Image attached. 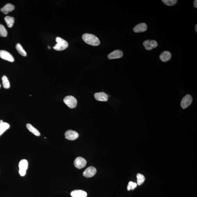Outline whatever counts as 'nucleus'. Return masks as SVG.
<instances>
[{"mask_svg":"<svg viewBox=\"0 0 197 197\" xmlns=\"http://www.w3.org/2000/svg\"><path fill=\"white\" fill-rule=\"evenodd\" d=\"M193 6H194L195 8H197V0H195L193 1Z\"/></svg>","mask_w":197,"mask_h":197,"instance_id":"a878e982","label":"nucleus"},{"mask_svg":"<svg viewBox=\"0 0 197 197\" xmlns=\"http://www.w3.org/2000/svg\"><path fill=\"white\" fill-rule=\"evenodd\" d=\"M162 1L165 5L168 6H172L175 5L177 1V0H162Z\"/></svg>","mask_w":197,"mask_h":197,"instance_id":"b1692460","label":"nucleus"},{"mask_svg":"<svg viewBox=\"0 0 197 197\" xmlns=\"http://www.w3.org/2000/svg\"><path fill=\"white\" fill-rule=\"evenodd\" d=\"M195 29L196 32L197 33V25H196V26H195Z\"/></svg>","mask_w":197,"mask_h":197,"instance_id":"bb28decb","label":"nucleus"},{"mask_svg":"<svg viewBox=\"0 0 197 197\" xmlns=\"http://www.w3.org/2000/svg\"><path fill=\"white\" fill-rule=\"evenodd\" d=\"M192 101V98L191 95H186L181 100V107L183 109H185L188 107L191 104Z\"/></svg>","mask_w":197,"mask_h":197,"instance_id":"423d86ee","label":"nucleus"},{"mask_svg":"<svg viewBox=\"0 0 197 197\" xmlns=\"http://www.w3.org/2000/svg\"><path fill=\"white\" fill-rule=\"evenodd\" d=\"M4 19L8 27L9 28H12L14 22V18L13 17L7 16L4 18Z\"/></svg>","mask_w":197,"mask_h":197,"instance_id":"6ab92c4d","label":"nucleus"},{"mask_svg":"<svg viewBox=\"0 0 197 197\" xmlns=\"http://www.w3.org/2000/svg\"><path fill=\"white\" fill-rule=\"evenodd\" d=\"M0 57L11 62H13L14 61L13 56L10 53L4 50L0 51Z\"/></svg>","mask_w":197,"mask_h":197,"instance_id":"6e6552de","label":"nucleus"},{"mask_svg":"<svg viewBox=\"0 0 197 197\" xmlns=\"http://www.w3.org/2000/svg\"><path fill=\"white\" fill-rule=\"evenodd\" d=\"M15 9V6L13 4H6L5 6L1 9V12H2L4 14H7L9 12H12Z\"/></svg>","mask_w":197,"mask_h":197,"instance_id":"dca6fc26","label":"nucleus"},{"mask_svg":"<svg viewBox=\"0 0 197 197\" xmlns=\"http://www.w3.org/2000/svg\"><path fill=\"white\" fill-rule=\"evenodd\" d=\"M75 166L80 169L84 168L86 165L87 162L85 159L82 157H78L75 159L74 162Z\"/></svg>","mask_w":197,"mask_h":197,"instance_id":"0eeeda50","label":"nucleus"},{"mask_svg":"<svg viewBox=\"0 0 197 197\" xmlns=\"http://www.w3.org/2000/svg\"><path fill=\"white\" fill-rule=\"evenodd\" d=\"M0 87H1V85H0Z\"/></svg>","mask_w":197,"mask_h":197,"instance_id":"c85d7f7f","label":"nucleus"},{"mask_svg":"<svg viewBox=\"0 0 197 197\" xmlns=\"http://www.w3.org/2000/svg\"><path fill=\"white\" fill-rule=\"evenodd\" d=\"M65 138L68 140L73 141L76 140L79 136V134L76 131L68 130L65 134Z\"/></svg>","mask_w":197,"mask_h":197,"instance_id":"1a4fd4ad","label":"nucleus"},{"mask_svg":"<svg viewBox=\"0 0 197 197\" xmlns=\"http://www.w3.org/2000/svg\"><path fill=\"white\" fill-rule=\"evenodd\" d=\"M147 25L145 23H141L135 26L133 29V30L135 33L143 32L146 31Z\"/></svg>","mask_w":197,"mask_h":197,"instance_id":"f8f14e48","label":"nucleus"},{"mask_svg":"<svg viewBox=\"0 0 197 197\" xmlns=\"http://www.w3.org/2000/svg\"><path fill=\"white\" fill-rule=\"evenodd\" d=\"M83 40L88 44L93 46H97L100 44V41L97 37L93 34L85 33L82 35Z\"/></svg>","mask_w":197,"mask_h":197,"instance_id":"f257e3e1","label":"nucleus"},{"mask_svg":"<svg viewBox=\"0 0 197 197\" xmlns=\"http://www.w3.org/2000/svg\"><path fill=\"white\" fill-rule=\"evenodd\" d=\"M7 35V30L3 25L0 24V36L2 37H6Z\"/></svg>","mask_w":197,"mask_h":197,"instance_id":"5701e85b","label":"nucleus"},{"mask_svg":"<svg viewBox=\"0 0 197 197\" xmlns=\"http://www.w3.org/2000/svg\"><path fill=\"white\" fill-rule=\"evenodd\" d=\"M57 43L54 47V49L57 51H62L66 49L68 46V42L60 37H57L56 39Z\"/></svg>","mask_w":197,"mask_h":197,"instance_id":"f03ea898","label":"nucleus"},{"mask_svg":"<svg viewBox=\"0 0 197 197\" xmlns=\"http://www.w3.org/2000/svg\"><path fill=\"white\" fill-rule=\"evenodd\" d=\"M137 184L136 183L130 181L128 184L127 189L128 190H133L137 187Z\"/></svg>","mask_w":197,"mask_h":197,"instance_id":"393cba45","label":"nucleus"},{"mask_svg":"<svg viewBox=\"0 0 197 197\" xmlns=\"http://www.w3.org/2000/svg\"><path fill=\"white\" fill-rule=\"evenodd\" d=\"M71 196L72 197H87L86 192L82 190H75L71 192Z\"/></svg>","mask_w":197,"mask_h":197,"instance_id":"2eb2a0df","label":"nucleus"},{"mask_svg":"<svg viewBox=\"0 0 197 197\" xmlns=\"http://www.w3.org/2000/svg\"><path fill=\"white\" fill-rule=\"evenodd\" d=\"M26 127H27L28 130L32 132L34 135L37 136H39L40 135V133L38 130L35 129L32 125L28 123L26 125Z\"/></svg>","mask_w":197,"mask_h":197,"instance_id":"a211bd4d","label":"nucleus"},{"mask_svg":"<svg viewBox=\"0 0 197 197\" xmlns=\"http://www.w3.org/2000/svg\"><path fill=\"white\" fill-rule=\"evenodd\" d=\"M3 87L5 89H9L10 87V83L8 78L4 75L2 77Z\"/></svg>","mask_w":197,"mask_h":197,"instance_id":"412c9836","label":"nucleus"},{"mask_svg":"<svg viewBox=\"0 0 197 197\" xmlns=\"http://www.w3.org/2000/svg\"><path fill=\"white\" fill-rule=\"evenodd\" d=\"M123 56L122 51L120 50H116L109 54L108 56V57L109 60H112V59L120 58L122 57Z\"/></svg>","mask_w":197,"mask_h":197,"instance_id":"9b49d317","label":"nucleus"},{"mask_svg":"<svg viewBox=\"0 0 197 197\" xmlns=\"http://www.w3.org/2000/svg\"><path fill=\"white\" fill-rule=\"evenodd\" d=\"M96 172V169L93 167H90L86 169L83 173V175L86 177H91L94 176Z\"/></svg>","mask_w":197,"mask_h":197,"instance_id":"9d476101","label":"nucleus"},{"mask_svg":"<svg viewBox=\"0 0 197 197\" xmlns=\"http://www.w3.org/2000/svg\"><path fill=\"white\" fill-rule=\"evenodd\" d=\"M10 125L6 122H4L2 120H0V136L10 128Z\"/></svg>","mask_w":197,"mask_h":197,"instance_id":"f3484780","label":"nucleus"},{"mask_svg":"<svg viewBox=\"0 0 197 197\" xmlns=\"http://www.w3.org/2000/svg\"><path fill=\"white\" fill-rule=\"evenodd\" d=\"M16 49L18 52L22 56L25 57L27 56V53L24 49H23L21 45L19 43H18L16 45Z\"/></svg>","mask_w":197,"mask_h":197,"instance_id":"aec40b11","label":"nucleus"},{"mask_svg":"<svg viewBox=\"0 0 197 197\" xmlns=\"http://www.w3.org/2000/svg\"><path fill=\"white\" fill-rule=\"evenodd\" d=\"M143 44L145 49L148 51H150L158 46L157 42L154 40H148L145 41Z\"/></svg>","mask_w":197,"mask_h":197,"instance_id":"39448f33","label":"nucleus"},{"mask_svg":"<svg viewBox=\"0 0 197 197\" xmlns=\"http://www.w3.org/2000/svg\"><path fill=\"white\" fill-rule=\"evenodd\" d=\"M95 99L97 101H106L108 100L107 94L104 92L95 93L94 94Z\"/></svg>","mask_w":197,"mask_h":197,"instance_id":"ddd939ff","label":"nucleus"},{"mask_svg":"<svg viewBox=\"0 0 197 197\" xmlns=\"http://www.w3.org/2000/svg\"><path fill=\"white\" fill-rule=\"evenodd\" d=\"M64 102L70 108L73 109L76 107L77 104L76 98L72 96H68L64 98Z\"/></svg>","mask_w":197,"mask_h":197,"instance_id":"7ed1b4c3","label":"nucleus"},{"mask_svg":"<svg viewBox=\"0 0 197 197\" xmlns=\"http://www.w3.org/2000/svg\"><path fill=\"white\" fill-rule=\"evenodd\" d=\"M172 57L171 54L169 51H165L162 52L159 56V59L162 62H166L169 61Z\"/></svg>","mask_w":197,"mask_h":197,"instance_id":"4468645a","label":"nucleus"},{"mask_svg":"<svg viewBox=\"0 0 197 197\" xmlns=\"http://www.w3.org/2000/svg\"><path fill=\"white\" fill-rule=\"evenodd\" d=\"M48 48H49V49H51V47H50L49 46H48Z\"/></svg>","mask_w":197,"mask_h":197,"instance_id":"cd10ccee","label":"nucleus"},{"mask_svg":"<svg viewBox=\"0 0 197 197\" xmlns=\"http://www.w3.org/2000/svg\"><path fill=\"white\" fill-rule=\"evenodd\" d=\"M137 185H141L145 181V176L143 175L138 173L137 175Z\"/></svg>","mask_w":197,"mask_h":197,"instance_id":"4be33fe9","label":"nucleus"},{"mask_svg":"<svg viewBox=\"0 0 197 197\" xmlns=\"http://www.w3.org/2000/svg\"><path fill=\"white\" fill-rule=\"evenodd\" d=\"M28 166V162L26 159H23L20 161L19 164V172L21 176H23L26 175Z\"/></svg>","mask_w":197,"mask_h":197,"instance_id":"20e7f679","label":"nucleus"}]
</instances>
